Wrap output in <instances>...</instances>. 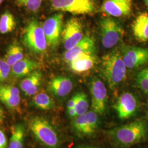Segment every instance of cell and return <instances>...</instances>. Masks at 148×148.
Instances as JSON below:
<instances>
[{"label":"cell","mask_w":148,"mask_h":148,"mask_svg":"<svg viewBox=\"0 0 148 148\" xmlns=\"http://www.w3.org/2000/svg\"><path fill=\"white\" fill-rule=\"evenodd\" d=\"M101 41L103 47L110 49L115 47L123 37L124 31L121 24L111 18H104L99 23Z\"/></svg>","instance_id":"cell-5"},{"label":"cell","mask_w":148,"mask_h":148,"mask_svg":"<svg viewBox=\"0 0 148 148\" xmlns=\"http://www.w3.org/2000/svg\"><path fill=\"white\" fill-rule=\"evenodd\" d=\"M53 10L73 14H87L95 11V0H50Z\"/></svg>","instance_id":"cell-6"},{"label":"cell","mask_w":148,"mask_h":148,"mask_svg":"<svg viewBox=\"0 0 148 148\" xmlns=\"http://www.w3.org/2000/svg\"><path fill=\"white\" fill-rule=\"evenodd\" d=\"M144 2H145V5H146L148 7V0H144Z\"/></svg>","instance_id":"cell-33"},{"label":"cell","mask_w":148,"mask_h":148,"mask_svg":"<svg viewBox=\"0 0 148 148\" xmlns=\"http://www.w3.org/2000/svg\"><path fill=\"white\" fill-rule=\"evenodd\" d=\"M42 73L38 70H35L20 83L21 90L27 96L35 95L41 84Z\"/></svg>","instance_id":"cell-18"},{"label":"cell","mask_w":148,"mask_h":148,"mask_svg":"<svg viewBox=\"0 0 148 148\" xmlns=\"http://www.w3.org/2000/svg\"><path fill=\"white\" fill-rule=\"evenodd\" d=\"M148 132L146 123L142 120H136L111 130L108 132V135L117 145L128 147L145 139Z\"/></svg>","instance_id":"cell-1"},{"label":"cell","mask_w":148,"mask_h":148,"mask_svg":"<svg viewBox=\"0 0 148 148\" xmlns=\"http://www.w3.org/2000/svg\"><path fill=\"white\" fill-rule=\"evenodd\" d=\"M77 99V94H76L69 99L67 103V109H70L75 108V105L76 104Z\"/></svg>","instance_id":"cell-30"},{"label":"cell","mask_w":148,"mask_h":148,"mask_svg":"<svg viewBox=\"0 0 148 148\" xmlns=\"http://www.w3.org/2000/svg\"><path fill=\"white\" fill-rule=\"evenodd\" d=\"M49 90L53 95L63 98L68 95L73 88V83L69 77L58 76L52 78L48 84Z\"/></svg>","instance_id":"cell-15"},{"label":"cell","mask_w":148,"mask_h":148,"mask_svg":"<svg viewBox=\"0 0 148 148\" xmlns=\"http://www.w3.org/2000/svg\"></svg>","instance_id":"cell-36"},{"label":"cell","mask_w":148,"mask_h":148,"mask_svg":"<svg viewBox=\"0 0 148 148\" xmlns=\"http://www.w3.org/2000/svg\"><path fill=\"white\" fill-rule=\"evenodd\" d=\"M29 127L37 140L48 148H58L60 138L54 127L46 119L41 116L32 118Z\"/></svg>","instance_id":"cell-3"},{"label":"cell","mask_w":148,"mask_h":148,"mask_svg":"<svg viewBox=\"0 0 148 148\" xmlns=\"http://www.w3.org/2000/svg\"><path fill=\"white\" fill-rule=\"evenodd\" d=\"M126 71L127 67L120 51L114 50L102 57L101 72L111 89H115L125 79Z\"/></svg>","instance_id":"cell-2"},{"label":"cell","mask_w":148,"mask_h":148,"mask_svg":"<svg viewBox=\"0 0 148 148\" xmlns=\"http://www.w3.org/2000/svg\"><path fill=\"white\" fill-rule=\"evenodd\" d=\"M22 40L24 45L33 53H44L47 49V42L42 27L36 20L29 21L23 33Z\"/></svg>","instance_id":"cell-4"},{"label":"cell","mask_w":148,"mask_h":148,"mask_svg":"<svg viewBox=\"0 0 148 148\" xmlns=\"http://www.w3.org/2000/svg\"><path fill=\"white\" fill-rule=\"evenodd\" d=\"M37 62L27 58H23L12 66V74L16 77L26 76L38 68Z\"/></svg>","instance_id":"cell-20"},{"label":"cell","mask_w":148,"mask_h":148,"mask_svg":"<svg viewBox=\"0 0 148 148\" xmlns=\"http://www.w3.org/2000/svg\"><path fill=\"white\" fill-rule=\"evenodd\" d=\"M15 2L19 7L32 12H36L40 8L42 0H15Z\"/></svg>","instance_id":"cell-26"},{"label":"cell","mask_w":148,"mask_h":148,"mask_svg":"<svg viewBox=\"0 0 148 148\" xmlns=\"http://www.w3.org/2000/svg\"><path fill=\"white\" fill-rule=\"evenodd\" d=\"M98 123V114L92 110L74 118L73 126L79 135L90 136L95 132Z\"/></svg>","instance_id":"cell-10"},{"label":"cell","mask_w":148,"mask_h":148,"mask_svg":"<svg viewBox=\"0 0 148 148\" xmlns=\"http://www.w3.org/2000/svg\"><path fill=\"white\" fill-rule=\"evenodd\" d=\"M0 101L8 108H17L21 103L19 90L14 86H0Z\"/></svg>","instance_id":"cell-16"},{"label":"cell","mask_w":148,"mask_h":148,"mask_svg":"<svg viewBox=\"0 0 148 148\" xmlns=\"http://www.w3.org/2000/svg\"><path fill=\"white\" fill-rule=\"evenodd\" d=\"M92 148V147H84V148Z\"/></svg>","instance_id":"cell-35"},{"label":"cell","mask_w":148,"mask_h":148,"mask_svg":"<svg viewBox=\"0 0 148 148\" xmlns=\"http://www.w3.org/2000/svg\"><path fill=\"white\" fill-rule=\"evenodd\" d=\"M32 103L37 108L43 110H50L54 106L53 99L44 92L36 94L33 97Z\"/></svg>","instance_id":"cell-23"},{"label":"cell","mask_w":148,"mask_h":148,"mask_svg":"<svg viewBox=\"0 0 148 148\" xmlns=\"http://www.w3.org/2000/svg\"><path fill=\"white\" fill-rule=\"evenodd\" d=\"M16 21L13 15L9 11H6L0 18V33L5 34L14 30Z\"/></svg>","instance_id":"cell-24"},{"label":"cell","mask_w":148,"mask_h":148,"mask_svg":"<svg viewBox=\"0 0 148 148\" xmlns=\"http://www.w3.org/2000/svg\"><path fill=\"white\" fill-rule=\"evenodd\" d=\"M23 55L22 47L18 43H14L8 48L4 59L11 66H12L16 62L23 58Z\"/></svg>","instance_id":"cell-22"},{"label":"cell","mask_w":148,"mask_h":148,"mask_svg":"<svg viewBox=\"0 0 148 148\" xmlns=\"http://www.w3.org/2000/svg\"><path fill=\"white\" fill-rule=\"evenodd\" d=\"M63 21V14L62 13H58L48 18L43 24V30L48 46L51 48L57 47L60 42Z\"/></svg>","instance_id":"cell-7"},{"label":"cell","mask_w":148,"mask_h":148,"mask_svg":"<svg viewBox=\"0 0 148 148\" xmlns=\"http://www.w3.org/2000/svg\"><path fill=\"white\" fill-rule=\"evenodd\" d=\"M132 0H104L101 11L114 17L128 16L132 11Z\"/></svg>","instance_id":"cell-13"},{"label":"cell","mask_w":148,"mask_h":148,"mask_svg":"<svg viewBox=\"0 0 148 148\" xmlns=\"http://www.w3.org/2000/svg\"><path fill=\"white\" fill-rule=\"evenodd\" d=\"M7 140L5 133L0 130V148H7Z\"/></svg>","instance_id":"cell-29"},{"label":"cell","mask_w":148,"mask_h":148,"mask_svg":"<svg viewBox=\"0 0 148 148\" xmlns=\"http://www.w3.org/2000/svg\"><path fill=\"white\" fill-rule=\"evenodd\" d=\"M133 35L141 42L148 41V13L142 12L137 16L132 24Z\"/></svg>","instance_id":"cell-19"},{"label":"cell","mask_w":148,"mask_h":148,"mask_svg":"<svg viewBox=\"0 0 148 148\" xmlns=\"http://www.w3.org/2000/svg\"><path fill=\"white\" fill-rule=\"evenodd\" d=\"M117 116L121 120L132 116L137 109V101L132 93L125 92L120 96L114 106Z\"/></svg>","instance_id":"cell-12"},{"label":"cell","mask_w":148,"mask_h":148,"mask_svg":"<svg viewBox=\"0 0 148 148\" xmlns=\"http://www.w3.org/2000/svg\"><path fill=\"white\" fill-rule=\"evenodd\" d=\"M2 2H3V0H0V5L2 3Z\"/></svg>","instance_id":"cell-34"},{"label":"cell","mask_w":148,"mask_h":148,"mask_svg":"<svg viewBox=\"0 0 148 148\" xmlns=\"http://www.w3.org/2000/svg\"><path fill=\"white\" fill-rule=\"evenodd\" d=\"M90 88L92 110L98 115L104 114L108 101V93L105 85L99 79L94 77L90 82Z\"/></svg>","instance_id":"cell-8"},{"label":"cell","mask_w":148,"mask_h":148,"mask_svg":"<svg viewBox=\"0 0 148 148\" xmlns=\"http://www.w3.org/2000/svg\"><path fill=\"white\" fill-rule=\"evenodd\" d=\"M11 138L8 148H23L25 137V128L24 126L17 124L12 127Z\"/></svg>","instance_id":"cell-21"},{"label":"cell","mask_w":148,"mask_h":148,"mask_svg":"<svg viewBox=\"0 0 148 148\" xmlns=\"http://www.w3.org/2000/svg\"><path fill=\"white\" fill-rule=\"evenodd\" d=\"M62 40L66 50L74 47L85 36L83 27L79 19L73 18L68 20L62 32Z\"/></svg>","instance_id":"cell-9"},{"label":"cell","mask_w":148,"mask_h":148,"mask_svg":"<svg viewBox=\"0 0 148 148\" xmlns=\"http://www.w3.org/2000/svg\"><path fill=\"white\" fill-rule=\"evenodd\" d=\"M95 51L94 38L88 35L85 36L74 47L66 50L63 54L64 59L69 63L73 59L86 53H94Z\"/></svg>","instance_id":"cell-14"},{"label":"cell","mask_w":148,"mask_h":148,"mask_svg":"<svg viewBox=\"0 0 148 148\" xmlns=\"http://www.w3.org/2000/svg\"><path fill=\"white\" fill-rule=\"evenodd\" d=\"M11 67L5 59L0 58V81H4L8 78L11 72Z\"/></svg>","instance_id":"cell-28"},{"label":"cell","mask_w":148,"mask_h":148,"mask_svg":"<svg viewBox=\"0 0 148 148\" xmlns=\"http://www.w3.org/2000/svg\"><path fill=\"white\" fill-rule=\"evenodd\" d=\"M96 63L94 53H86L69 62L70 68L75 73H82L93 68Z\"/></svg>","instance_id":"cell-17"},{"label":"cell","mask_w":148,"mask_h":148,"mask_svg":"<svg viewBox=\"0 0 148 148\" xmlns=\"http://www.w3.org/2000/svg\"><path fill=\"white\" fill-rule=\"evenodd\" d=\"M122 57L128 69H135L148 62V48L127 46L122 49Z\"/></svg>","instance_id":"cell-11"},{"label":"cell","mask_w":148,"mask_h":148,"mask_svg":"<svg viewBox=\"0 0 148 148\" xmlns=\"http://www.w3.org/2000/svg\"><path fill=\"white\" fill-rule=\"evenodd\" d=\"M77 99L75 109L76 111L77 116L86 113L89 108V103L87 95L84 93L80 92L77 93Z\"/></svg>","instance_id":"cell-25"},{"label":"cell","mask_w":148,"mask_h":148,"mask_svg":"<svg viewBox=\"0 0 148 148\" xmlns=\"http://www.w3.org/2000/svg\"><path fill=\"white\" fill-rule=\"evenodd\" d=\"M67 110H68V114L70 117L74 119L77 116L76 111L75 108H72V109H67Z\"/></svg>","instance_id":"cell-31"},{"label":"cell","mask_w":148,"mask_h":148,"mask_svg":"<svg viewBox=\"0 0 148 148\" xmlns=\"http://www.w3.org/2000/svg\"><path fill=\"white\" fill-rule=\"evenodd\" d=\"M137 84L139 88L148 95V67L138 74Z\"/></svg>","instance_id":"cell-27"},{"label":"cell","mask_w":148,"mask_h":148,"mask_svg":"<svg viewBox=\"0 0 148 148\" xmlns=\"http://www.w3.org/2000/svg\"><path fill=\"white\" fill-rule=\"evenodd\" d=\"M5 112L2 107L0 106V124H2L5 120Z\"/></svg>","instance_id":"cell-32"}]
</instances>
